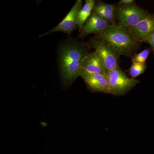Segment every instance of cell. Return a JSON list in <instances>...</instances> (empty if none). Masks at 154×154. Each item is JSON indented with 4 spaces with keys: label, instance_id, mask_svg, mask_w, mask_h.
Here are the masks:
<instances>
[{
    "label": "cell",
    "instance_id": "cell-1",
    "mask_svg": "<svg viewBox=\"0 0 154 154\" xmlns=\"http://www.w3.org/2000/svg\"><path fill=\"white\" fill-rule=\"evenodd\" d=\"M91 48L88 43L69 38L61 43L58 49V63L63 87L67 88L80 77L82 62Z\"/></svg>",
    "mask_w": 154,
    "mask_h": 154
},
{
    "label": "cell",
    "instance_id": "cell-2",
    "mask_svg": "<svg viewBox=\"0 0 154 154\" xmlns=\"http://www.w3.org/2000/svg\"><path fill=\"white\" fill-rule=\"evenodd\" d=\"M110 42L120 55L131 58L140 49L141 43L135 40L129 28L122 24L111 25L95 35Z\"/></svg>",
    "mask_w": 154,
    "mask_h": 154
},
{
    "label": "cell",
    "instance_id": "cell-3",
    "mask_svg": "<svg viewBox=\"0 0 154 154\" xmlns=\"http://www.w3.org/2000/svg\"><path fill=\"white\" fill-rule=\"evenodd\" d=\"M87 43L91 49L95 50L102 58L107 73L119 67V57L121 55L109 41L95 35L91 37Z\"/></svg>",
    "mask_w": 154,
    "mask_h": 154
},
{
    "label": "cell",
    "instance_id": "cell-4",
    "mask_svg": "<svg viewBox=\"0 0 154 154\" xmlns=\"http://www.w3.org/2000/svg\"><path fill=\"white\" fill-rule=\"evenodd\" d=\"M149 14L148 11L141 8L135 2L129 5H116V17L118 23L129 29L137 25Z\"/></svg>",
    "mask_w": 154,
    "mask_h": 154
},
{
    "label": "cell",
    "instance_id": "cell-5",
    "mask_svg": "<svg viewBox=\"0 0 154 154\" xmlns=\"http://www.w3.org/2000/svg\"><path fill=\"white\" fill-rule=\"evenodd\" d=\"M112 95L123 96L140 83L138 80L129 78L119 67L107 72L106 74Z\"/></svg>",
    "mask_w": 154,
    "mask_h": 154
},
{
    "label": "cell",
    "instance_id": "cell-6",
    "mask_svg": "<svg viewBox=\"0 0 154 154\" xmlns=\"http://www.w3.org/2000/svg\"><path fill=\"white\" fill-rule=\"evenodd\" d=\"M82 0H77L70 11L58 25L50 31L39 35V37L57 32H63L69 35L72 34L78 27L79 28L78 17L79 13L82 8Z\"/></svg>",
    "mask_w": 154,
    "mask_h": 154
},
{
    "label": "cell",
    "instance_id": "cell-7",
    "mask_svg": "<svg viewBox=\"0 0 154 154\" xmlns=\"http://www.w3.org/2000/svg\"><path fill=\"white\" fill-rule=\"evenodd\" d=\"M80 77L82 78L87 88L91 92L111 94L106 75L91 73L81 69Z\"/></svg>",
    "mask_w": 154,
    "mask_h": 154
},
{
    "label": "cell",
    "instance_id": "cell-8",
    "mask_svg": "<svg viewBox=\"0 0 154 154\" xmlns=\"http://www.w3.org/2000/svg\"><path fill=\"white\" fill-rule=\"evenodd\" d=\"M130 30L136 41L145 43L154 32V14H150Z\"/></svg>",
    "mask_w": 154,
    "mask_h": 154
},
{
    "label": "cell",
    "instance_id": "cell-9",
    "mask_svg": "<svg viewBox=\"0 0 154 154\" xmlns=\"http://www.w3.org/2000/svg\"><path fill=\"white\" fill-rule=\"evenodd\" d=\"M81 69L91 73L99 74L106 75L107 72L104 61L97 51L94 50L84 58Z\"/></svg>",
    "mask_w": 154,
    "mask_h": 154
},
{
    "label": "cell",
    "instance_id": "cell-10",
    "mask_svg": "<svg viewBox=\"0 0 154 154\" xmlns=\"http://www.w3.org/2000/svg\"><path fill=\"white\" fill-rule=\"evenodd\" d=\"M111 25L112 24L98 17L93 11L80 31L79 37L80 38H85L93 33L96 35Z\"/></svg>",
    "mask_w": 154,
    "mask_h": 154
},
{
    "label": "cell",
    "instance_id": "cell-11",
    "mask_svg": "<svg viewBox=\"0 0 154 154\" xmlns=\"http://www.w3.org/2000/svg\"><path fill=\"white\" fill-rule=\"evenodd\" d=\"M115 11V5L107 4L102 1L96 2L93 10V11L98 17L112 25L118 24L116 17Z\"/></svg>",
    "mask_w": 154,
    "mask_h": 154
},
{
    "label": "cell",
    "instance_id": "cell-12",
    "mask_svg": "<svg viewBox=\"0 0 154 154\" xmlns=\"http://www.w3.org/2000/svg\"><path fill=\"white\" fill-rule=\"evenodd\" d=\"M96 3L94 0H86L85 5L79 13L78 17V27L79 32L92 14Z\"/></svg>",
    "mask_w": 154,
    "mask_h": 154
},
{
    "label": "cell",
    "instance_id": "cell-13",
    "mask_svg": "<svg viewBox=\"0 0 154 154\" xmlns=\"http://www.w3.org/2000/svg\"><path fill=\"white\" fill-rule=\"evenodd\" d=\"M147 66L145 64L132 63L131 66L128 70V73L132 79H136L137 77L143 74Z\"/></svg>",
    "mask_w": 154,
    "mask_h": 154
},
{
    "label": "cell",
    "instance_id": "cell-14",
    "mask_svg": "<svg viewBox=\"0 0 154 154\" xmlns=\"http://www.w3.org/2000/svg\"><path fill=\"white\" fill-rule=\"evenodd\" d=\"M152 51L151 48H146L139 53L135 54L131 57L132 63L145 64Z\"/></svg>",
    "mask_w": 154,
    "mask_h": 154
},
{
    "label": "cell",
    "instance_id": "cell-15",
    "mask_svg": "<svg viewBox=\"0 0 154 154\" xmlns=\"http://www.w3.org/2000/svg\"><path fill=\"white\" fill-rule=\"evenodd\" d=\"M145 43H148L150 46L153 52L154 55V32L145 42Z\"/></svg>",
    "mask_w": 154,
    "mask_h": 154
},
{
    "label": "cell",
    "instance_id": "cell-16",
    "mask_svg": "<svg viewBox=\"0 0 154 154\" xmlns=\"http://www.w3.org/2000/svg\"><path fill=\"white\" fill-rule=\"evenodd\" d=\"M134 2V0H120L117 5H129V4H132Z\"/></svg>",
    "mask_w": 154,
    "mask_h": 154
}]
</instances>
